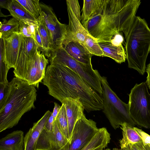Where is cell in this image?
I'll return each mask as SVG.
<instances>
[{"mask_svg": "<svg viewBox=\"0 0 150 150\" xmlns=\"http://www.w3.org/2000/svg\"><path fill=\"white\" fill-rule=\"evenodd\" d=\"M42 82L49 94L61 103L67 98H79L87 112L103 109V95L67 67L50 64Z\"/></svg>", "mask_w": 150, "mask_h": 150, "instance_id": "1", "label": "cell"}, {"mask_svg": "<svg viewBox=\"0 0 150 150\" xmlns=\"http://www.w3.org/2000/svg\"><path fill=\"white\" fill-rule=\"evenodd\" d=\"M141 3L140 0H104L85 29L98 42L108 44L121 31L125 38Z\"/></svg>", "mask_w": 150, "mask_h": 150, "instance_id": "2", "label": "cell"}, {"mask_svg": "<svg viewBox=\"0 0 150 150\" xmlns=\"http://www.w3.org/2000/svg\"><path fill=\"white\" fill-rule=\"evenodd\" d=\"M35 87L16 77L9 82L7 98L0 109V132L16 125L25 113L35 107Z\"/></svg>", "mask_w": 150, "mask_h": 150, "instance_id": "3", "label": "cell"}, {"mask_svg": "<svg viewBox=\"0 0 150 150\" xmlns=\"http://www.w3.org/2000/svg\"><path fill=\"white\" fill-rule=\"evenodd\" d=\"M125 38L128 67L143 75L150 53V29L146 20L136 16Z\"/></svg>", "mask_w": 150, "mask_h": 150, "instance_id": "4", "label": "cell"}, {"mask_svg": "<svg viewBox=\"0 0 150 150\" xmlns=\"http://www.w3.org/2000/svg\"><path fill=\"white\" fill-rule=\"evenodd\" d=\"M48 58L50 64H57L67 67L79 75L94 90L103 94L101 77L92 65L80 62L70 56L62 46L52 50Z\"/></svg>", "mask_w": 150, "mask_h": 150, "instance_id": "5", "label": "cell"}, {"mask_svg": "<svg viewBox=\"0 0 150 150\" xmlns=\"http://www.w3.org/2000/svg\"><path fill=\"white\" fill-rule=\"evenodd\" d=\"M103 98V112L115 129L123 123L134 126L135 125L130 117L128 104L121 100L111 88L107 78L101 77Z\"/></svg>", "mask_w": 150, "mask_h": 150, "instance_id": "6", "label": "cell"}, {"mask_svg": "<svg viewBox=\"0 0 150 150\" xmlns=\"http://www.w3.org/2000/svg\"><path fill=\"white\" fill-rule=\"evenodd\" d=\"M130 116L135 125L150 129V94L146 82L136 84L129 94Z\"/></svg>", "mask_w": 150, "mask_h": 150, "instance_id": "7", "label": "cell"}, {"mask_svg": "<svg viewBox=\"0 0 150 150\" xmlns=\"http://www.w3.org/2000/svg\"><path fill=\"white\" fill-rule=\"evenodd\" d=\"M99 129L94 121L87 119L84 114L75 124L64 150H81L92 140Z\"/></svg>", "mask_w": 150, "mask_h": 150, "instance_id": "8", "label": "cell"}, {"mask_svg": "<svg viewBox=\"0 0 150 150\" xmlns=\"http://www.w3.org/2000/svg\"><path fill=\"white\" fill-rule=\"evenodd\" d=\"M40 15L50 34L52 51L62 46L66 38L67 25L59 21L51 7L43 4L40 3Z\"/></svg>", "mask_w": 150, "mask_h": 150, "instance_id": "9", "label": "cell"}, {"mask_svg": "<svg viewBox=\"0 0 150 150\" xmlns=\"http://www.w3.org/2000/svg\"><path fill=\"white\" fill-rule=\"evenodd\" d=\"M66 3L69 22L65 40L76 41L83 44L86 36L89 34L81 23L80 6L78 1L67 0Z\"/></svg>", "mask_w": 150, "mask_h": 150, "instance_id": "10", "label": "cell"}, {"mask_svg": "<svg viewBox=\"0 0 150 150\" xmlns=\"http://www.w3.org/2000/svg\"><path fill=\"white\" fill-rule=\"evenodd\" d=\"M38 50L36 43L33 38L22 36L16 64L13 71L15 77L25 81L28 67Z\"/></svg>", "mask_w": 150, "mask_h": 150, "instance_id": "11", "label": "cell"}, {"mask_svg": "<svg viewBox=\"0 0 150 150\" xmlns=\"http://www.w3.org/2000/svg\"><path fill=\"white\" fill-rule=\"evenodd\" d=\"M69 141L61 131L56 119L51 131L44 128L38 138L36 150H63Z\"/></svg>", "mask_w": 150, "mask_h": 150, "instance_id": "12", "label": "cell"}, {"mask_svg": "<svg viewBox=\"0 0 150 150\" xmlns=\"http://www.w3.org/2000/svg\"><path fill=\"white\" fill-rule=\"evenodd\" d=\"M62 103L64 105L66 109L69 139L75 124L84 114L85 109L79 98H65Z\"/></svg>", "mask_w": 150, "mask_h": 150, "instance_id": "13", "label": "cell"}, {"mask_svg": "<svg viewBox=\"0 0 150 150\" xmlns=\"http://www.w3.org/2000/svg\"><path fill=\"white\" fill-rule=\"evenodd\" d=\"M52 112L49 110L46 111L39 120L33 124L26 133L24 137V150H36L40 135Z\"/></svg>", "mask_w": 150, "mask_h": 150, "instance_id": "14", "label": "cell"}, {"mask_svg": "<svg viewBox=\"0 0 150 150\" xmlns=\"http://www.w3.org/2000/svg\"><path fill=\"white\" fill-rule=\"evenodd\" d=\"M62 46L72 58L83 63L92 65L93 55L89 53L83 44L76 41L64 40Z\"/></svg>", "mask_w": 150, "mask_h": 150, "instance_id": "15", "label": "cell"}, {"mask_svg": "<svg viewBox=\"0 0 150 150\" xmlns=\"http://www.w3.org/2000/svg\"><path fill=\"white\" fill-rule=\"evenodd\" d=\"M21 35L18 32L13 33L4 38L6 58L8 67L15 69L20 48Z\"/></svg>", "mask_w": 150, "mask_h": 150, "instance_id": "16", "label": "cell"}, {"mask_svg": "<svg viewBox=\"0 0 150 150\" xmlns=\"http://www.w3.org/2000/svg\"><path fill=\"white\" fill-rule=\"evenodd\" d=\"M40 52L41 51L38 50L33 59L30 63L25 77V81L29 84L37 88H38L39 83L42 82L44 78L46 70L40 65Z\"/></svg>", "mask_w": 150, "mask_h": 150, "instance_id": "17", "label": "cell"}, {"mask_svg": "<svg viewBox=\"0 0 150 150\" xmlns=\"http://www.w3.org/2000/svg\"><path fill=\"white\" fill-rule=\"evenodd\" d=\"M24 137L21 130L8 134L0 140V150H24Z\"/></svg>", "mask_w": 150, "mask_h": 150, "instance_id": "18", "label": "cell"}, {"mask_svg": "<svg viewBox=\"0 0 150 150\" xmlns=\"http://www.w3.org/2000/svg\"><path fill=\"white\" fill-rule=\"evenodd\" d=\"M104 0H83L81 23L85 28L89 20L94 17L102 6Z\"/></svg>", "mask_w": 150, "mask_h": 150, "instance_id": "19", "label": "cell"}, {"mask_svg": "<svg viewBox=\"0 0 150 150\" xmlns=\"http://www.w3.org/2000/svg\"><path fill=\"white\" fill-rule=\"evenodd\" d=\"M120 127L122 130L123 136L122 138L119 140L121 149H124L129 144L142 141L134 126L125 122L122 124Z\"/></svg>", "mask_w": 150, "mask_h": 150, "instance_id": "20", "label": "cell"}, {"mask_svg": "<svg viewBox=\"0 0 150 150\" xmlns=\"http://www.w3.org/2000/svg\"><path fill=\"white\" fill-rule=\"evenodd\" d=\"M98 44L103 53V57H109L119 64L125 62L126 52L122 45L117 46L102 42Z\"/></svg>", "mask_w": 150, "mask_h": 150, "instance_id": "21", "label": "cell"}, {"mask_svg": "<svg viewBox=\"0 0 150 150\" xmlns=\"http://www.w3.org/2000/svg\"><path fill=\"white\" fill-rule=\"evenodd\" d=\"M6 9L11 15L18 21H36L32 16L17 0H8Z\"/></svg>", "mask_w": 150, "mask_h": 150, "instance_id": "22", "label": "cell"}, {"mask_svg": "<svg viewBox=\"0 0 150 150\" xmlns=\"http://www.w3.org/2000/svg\"><path fill=\"white\" fill-rule=\"evenodd\" d=\"M110 139V135L106 128H99L92 140L81 150H93L100 147L105 148Z\"/></svg>", "mask_w": 150, "mask_h": 150, "instance_id": "23", "label": "cell"}, {"mask_svg": "<svg viewBox=\"0 0 150 150\" xmlns=\"http://www.w3.org/2000/svg\"><path fill=\"white\" fill-rule=\"evenodd\" d=\"M36 20L38 23L39 33L45 49L44 55L48 58L52 50L50 34L44 21L40 15Z\"/></svg>", "mask_w": 150, "mask_h": 150, "instance_id": "24", "label": "cell"}, {"mask_svg": "<svg viewBox=\"0 0 150 150\" xmlns=\"http://www.w3.org/2000/svg\"><path fill=\"white\" fill-rule=\"evenodd\" d=\"M0 23V38H5L13 33L18 32L19 22L12 17L8 20L3 19Z\"/></svg>", "mask_w": 150, "mask_h": 150, "instance_id": "25", "label": "cell"}, {"mask_svg": "<svg viewBox=\"0 0 150 150\" xmlns=\"http://www.w3.org/2000/svg\"><path fill=\"white\" fill-rule=\"evenodd\" d=\"M19 22L18 33L23 37L31 38L35 40L36 29L38 28L36 20V21H22Z\"/></svg>", "mask_w": 150, "mask_h": 150, "instance_id": "26", "label": "cell"}, {"mask_svg": "<svg viewBox=\"0 0 150 150\" xmlns=\"http://www.w3.org/2000/svg\"><path fill=\"white\" fill-rule=\"evenodd\" d=\"M36 20L42 12L39 0H17Z\"/></svg>", "mask_w": 150, "mask_h": 150, "instance_id": "27", "label": "cell"}, {"mask_svg": "<svg viewBox=\"0 0 150 150\" xmlns=\"http://www.w3.org/2000/svg\"><path fill=\"white\" fill-rule=\"evenodd\" d=\"M56 119L61 131L64 135L69 140V135L67 119L65 106L63 103H62Z\"/></svg>", "mask_w": 150, "mask_h": 150, "instance_id": "28", "label": "cell"}, {"mask_svg": "<svg viewBox=\"0 0 150 150\" xmlns=\"http://www.w3.org/2000/svg\"><path fill=\"white\" fill-rule=\"evenodd\" d=\"M83 45L89 52L93 55L103 57V53L97 40L89 34L86 36Z\"/></svg>", "mask_w": 150, "mask_h": 150, "instance_id": "29", "label": "cell"}, {"mask_svg": "<svg viewBox=\"0 0 150 150\" xmlns=\"http://www.w3.org/2000/svg\"><path fill=\"white\" fill-rule=\"evenodd\" d=\"M8 90V84L0 83V109L4 105L7 98Z\"/></svg>", "mask_w": 150, "mask_h": 150, "instance_id": "30", "label": "cell"}, {"mask_svg": "<svg viewBox=\"0 0 150 150\" xmlns=\"http://www.w3.org/2000/svg\"><path fill=\"white\" fill-rule=\"evenodd\" d=\"M128 150H150V144H144L142 142L129 144L124 149Z\"/></svg>", "mask_w": 150, "mask_h": 150, "instance_id": "31", "label": "cell"}, {"mask_svg": "<svg viewBox=\"0 0 150 150\" xmlns=\"http://www.w3.org/2000/svg\"><path fill=\"white\" fill-rule=\"evenodd\" d=\"M124 38L122 33L119 32L115 34L111 40L108 43L115 46L122 45L124 41Z\"/></svg>", "mask_w": 150, "mask_h": 150, "instance_id": "32", "label": "cell"}, {"mask_svg": "<svg viewBox=\"0 0 150 150\" xmlns=\"http://www.w3.org/2000/svg\"><path fill=\"white\" fill-rule=\"evenodd\" d=\"M134 129L141 138L144 144H150V135L137 127H134Z\"/></svg>", "mask_w": 150, "mask_h": 150, "instance_id": "33", "label": "cell"}, {"mask_svg": "<svg viewBox=\"0 0 150 150\" xmlns=\"http://www.w3.org/2000/svg\"><path fill=\"white\" fill-rule=\"evenodd\" d=\"M38 28H37L35 30V41L37 44L38 50L42 51V53L44 54L45 52V49L39 33Z\"/></svg>", "mask_w": 150, "mask_h": 150, "instance_id": "34", "label": "cell"}, {"mask_svg": "<svg viewBox=\"0 0 150 150\" xmlns=\"http://www.w3.org/2000/svg\"><path fill=\"white\" fill-rule=\"evenodd\" d=\"M54 119L52 113L50 116L44 128L49 131H51L53 128Z\"/></svg>", "mask_w": 150, "mask_h": 150, "instance_id": "35", "label": "cell"}, {"mask_svg": "<svg viewBox=\"0 0 150 150\" xmlns=\"http://www.w3.org/2000/svg\"><path fill=\"white\" fill-rule=\"evenodd\" d=\"M61 108V106L59 105L56 102L54 103V108L53 112H52V115L54 119V120L56 119Z\"/></svg>", "mask_w": 150, "mask_h": 150, "instance_id": "36", "label": "cell"}, {"mask_svg": "<svg viewBox=\"0 0 150 150\" xmlns=\"http://www.w3.org/2000/svg\"><path fill=\"white\" fill-rule=\"evenodd\" d=\"M146 71L147 74V76L146 83L150 90V62L147 65Z\"/></svg>", "mask_w": 150, "mask_h": 150, "instance_id": "37", "label": "cell"}, {"mask_svg": "<svg viewBox=\"0 0 150 150\" xmlns=\"http://www.w3.org/2000/svg\"><path fill=\"white\" fill-rule=\"evenodd\" d=\"M8 0H1L0 5L1 7L6 9Z\"/></svg>", "mask_w": 150, "mask_h": 150, "instance_id": "38", "label": "cell"}, {"mask_svg": "<svg viewBox=\"0 0 150 150\" xmlns=\"http://www.w3.org/2000/svg\"><path fill=\"white\" fill-rule=\"evenodd\" d=\"M105 148L104 147H99L98 148H97L94 149L93 150H105V149H104Z\"/></svg>", "mask_w": 150, "mask_h": 150, "instance_id": "39", "label": "cell"}, {"mask_svg": "<svg viewBox=\"0 0 150 150\" xmlns=\"http://www.w3.org/2000/svg\"><path fill=\"white\" fill-rule=\"evenodd\" d=\"M112 150H128L127 149H119L117 148H114L112 149Z\"/></svg>", "mask_w": 150, "mask_h": 150, "instance_id": "40", "label": "cell"}, {"mask_svg": "<svg viewBox=\"0 0 150 150\" xmlns=\"http://www.w3.org/2000/svg\"><path fill=\"white\" fill-rule=\"evenodd\" d=\"M105 150H110V149L107 148V149H105Z\"/></svg>", "mask_w": 150, "mask_h": 150, "instance_id": "41", "label": "cell"}]
</instances>
